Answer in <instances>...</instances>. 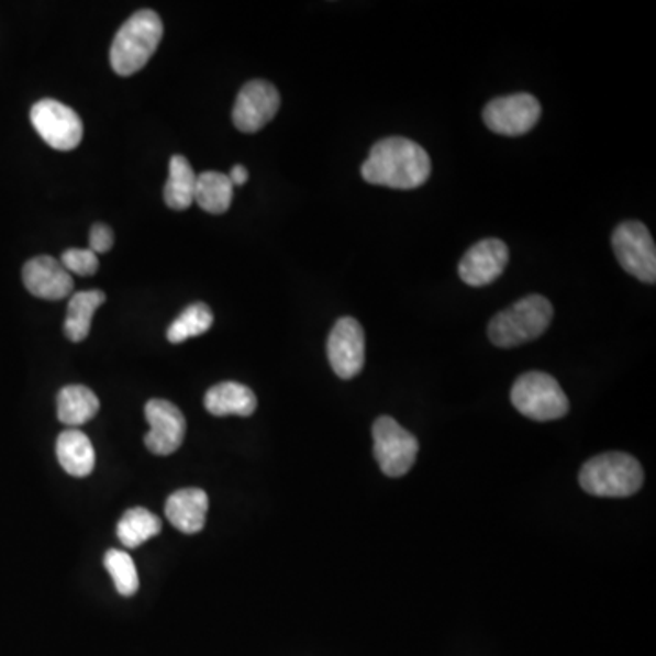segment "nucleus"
<instances>
[{
  "label": "nucleus",
  "instance_id": "nucleus-1",
  "mask_svg": "<svg viewBox=\"0 0 656 656\" xmlns=\"http://www.w3.org/2000/svg\"><path fill=\"white\" fill-rule=\"evenodd\" d=\"M362 176L378 187L414 190L431 177V157L414 141L387 137L370 148Z\"/></svg>",
  "mask_w": 656,
  "mask_h": 656
},
{
  "label": "nucleus",
  "instance_id": "nucleus-2",
  "mask_svg": "<svg viewBox=\"0 0 656 656\" xmlns=\"http://www.w3.org/2000/svg\"><path fill=\"white\" fill-rule=\"evenodd\" d=\"M163 38V21L152 10H141L124 22L113 38L110 63L115 74L129 77L145 68Z\"/></svg>",
  "mask_w": 656,
  "mask_h": 656
},
{
  "label": "nucleus",
  "instance_id": "nucleus-3",
  "mask_svg": "<svg viewBox=\"0 0 656 656\" xmlns=\"http://www.w3.org/2000/svg\"><path fill=\"white\" fill-rule=\"evenodd\" d=\"M553 314L555 310L549 299L533 293L494 315L487 334L497 347H518L542 336L549 329Z\"/></svg>",
  "mask_w": 656,
  "mask_h": 656
},
{
  "label": "nucleus",
  "instance_id": "nucleus-4",
  "mask_svg": "<svg viewBox=\"0 0 656 656\" xmlns=\"http://www.w3.org/2000/svg\"><path fill=\"white\" fill-rule=\"evenodd\" d=\"M644 469L624 453L600 454L580 470V486L592 497L627 498L641 491Z\"/></svg>",
  "mask_w": 656,
  "mask_h": 656
},
{
  "label": "nucleus",
  "instance_id": "nucleus-5",
  "mask_svg": "<svg viewBox=\"0 0 656 656\" xmlns=\"http://www.w3.org/2000/svg\"><path fill=\"white\" fill-rule=\"evenodd\" d=\"M511 401L518 412L534 422H553L566 416L569 400L560 383L545 373H525L514 381Z\"/></svg>",
  "mask_w": 656,
  "mask_h": 656
},
{
  "label": "nucleus",
  "instance_id": "nucleus-6",
  "mask_svg": "<svg viewBox=\"0 0 656 656\" xmlns=\"http://www.w3.org/2000/svg\"><path fill=\"white\" fill-rule=\"evenodd\" d=\"M374 454L378 459L379 469L390 478L405 476L416 462V436H412L407 429L401 427L394 418L381 416L373 427Z\"/></svg>",
  "mask_w": 656,
  "mask_h": 656
},
{
  "label": "nucleus",
  "instance_id": "nucleus-7",
  "mask_svg": "<svg viewBox=\"0 0 656 656\" xmlns=\"http://www.w3.org/2000/svg\"><path fill=\"white\" fill-rule=\"evenodd\" d=\"M614 256L625 273L644 283L656 281V248L649 230L641 221H625L614 230Z\"/></svg>",
  "mask_w": 656,
  "mask_h": 656
},
{
  "label": "nucleus",
  "instance_id": "nucleus-8",
  "mask_svg": "<svg viewBox=\"0 0 656 656\" xmlns=\"http://www.w3.org/2000/svg\"><path fill=\"white\" fill-rule=\"evenodd\" d=\"M33 129L43 137L46 145L59 152H71L82 141V121L79 115L66 107L63 102L54 99H43L35 102L30 112Z\"/></svg>",
  "mask_w": 656,
  "mask_h": 656
},
{
  "label": "nucleus",
  "instance_id": "nucleus-9",
  "mask_svg": "<svg viewBox=\"0 0 656 656\" xmlns=\"http://www.w3.org/2000/svg\"><path fill=\"white\" fill-rule=\"evenodd\" d=\"M540 118H542V107L538 99L529 93L498 97L483 110L487 129L508 137L527 134L536 126Z\"/></svg>",
  "mask_w": 656,
  "mask_h": 656
},
{
  "label": "nucleus",
  "instance_id": "nucleus-10",
  "mask_svg": "<svg viewBox=\"0 0 656 656\" xmlns=\"http://www.w3.org/2000/svg\"><path fill=\"white\" fill-rule=\"evenodd\" d=\"M279 104L281 97L276 86L262 79L246 82L235 99L232 112L235 129L245 134H256L276 118Z\"/></svg>",
  "mask_w": 656,
  "mask_h": 656
},
{
  "label": "nucleus",
  "instance_id": "nucleus-11",
  "mask_svg": "<svg viewBox=\"0 0 656 656\" xmlns=\"http://www.w3.org/2000/svg\"><path fill=\"white\" fill-rule=\"evenodd\" d=\"M326 354L334 373L342 379H353L364 370L365 332L354 318H342L332 329Z\"/></svg>",
  "mask_w": 656,
  "mask_h": 656
},
{
  "label": "nucleus",
  "instance_id": "nucleus-12",
  "mask_svg": "<svg viewBox=\"0 0 656 656\" xmlns=\"http://www.w3.org/2000/svg\"><path fill=\"white\" fill-rule=\"evenodd\" d=\"M146 422L149 433L145 436V445L149 453L168 456L181 447L187 434V420L171 401L149 400L145 407Z\"/></svg>",
  "mask_w": 656,
  "mask_h": 656
},
{
  "label": "nucleus",
  "instance_id": "nucleus-13",
  "mask_svg": "<svg viewBox=\"0 0 656 656\" xmlns=\"http://www.w3.org/2000/svg\"><path fill=\"white\" fill-rule=\"evenodd\" d=\"M509 248L503 241L483 240L465 252L458 265L459 278L469 287H486L497 281L508 267Z\"/></svg>",
  "mask_w": 656,
  "mask_h": 656
},
{
  "label": "nucleus",
  "instance_id": "nucleus-14",
  "mask_svg": "<svg viewBox=\"0 0 656 656\" xmlns=\"http://www.w3.org/2000/svg\"><path fill=\"white\" fill-rule=\"evenodd\" d=\"M22 281L35 298L59 301L74 293V278L52 256L33 257L22 268Z\"/></svg>",
  "mask_w": 656,
  "mask_h": 656
},
{
  "label": "nucleus",
  "instance_id": "nucleus-15",
  "mask_svg": "<svg viewBox=\"0 0 656 656\" xmlns=\"http://www.w3.org/2000/svg\"><path fill=\"white\" fill-rule=\"evenodd\" d=\"M166 518L174 527L185 534L203 531L209 512V497L203 489L188 487L170 494L165 505Z\"/></svg>",
  "mask_w": 656,
  "mask_h": 656
},
{
  "label": "nucleus",
  "instance_id": "nucleus-16",
  "mask_svg": "<svg viewBox=\"0 0 656 656\" xmlns=\"http://www.w3.org/2000/svg\"><path fill=\"white\" fill-rule=\"evenodd\" d=\"M204 409L212 416H252L257 409V398L246 385L223 381L204 396Z\"/></svg>",
  "mask_w": 656,
  "mask_h": 656
},
{
  "label": "nucleus",
  "instance_id": "nucleus-17",
  "mask_svg": "<svg viewBox=\"0 0 656 656\" xmlns=\"http://www.w3.org/2000/svg\"><path fill=\"white\" fill-rule=\"evenodd\" d=\"M57 458L63 469L75 478L90 476L96 469V451L90 437L79 429H66L57 437Z\"/></svg>",
  "mask_w": 656,
  "mask_h": 656
},
{
  "label": "nucleus",
  "instance_id": "nucleus-18",
  "mask_svg": "<svg viewBox=\"0 0 656 656\" xmlns=\"http://www.w3.org/2000/svg\"><path fill=\"white\" fill-rule=\"evenodd\" d=\"M99 398L85 385H68L57 396V416L59 422L70 429L80 427L90 422L99 412Z\"/></svg>",
  "mask_w": 656,
  "mask_h": 656
},
{
  "label": "nucleus",
  "instance_id": "nucleus-19",
  "mask_svg": "<svg viewBox=\"0 0 656 656\" xmlns=\"http://www.w3.org/2000/svg\"><path fill=\"white\" fill-rule=\"evenodd\" d=\"M104 301H107V293L101 290H85L71 296L65 321V334L70 342H85L90 334L93 314Z\"/></svg>",
  "mask_w": 656,
  "mask_h": 656
},
{
  "label": "nucleus",
  "instance_id": "nucleus-20",
  "mask_svg": "<svg viewBox=\"0 0 656 656\" xmlns=\"http://www.w3.org/2000/svg\"><path fill=\"white\" fill-rule=\"evenodd\" d=\"M234 185L221 171H203L196 179L193 201L209 214H224L232 204Z\"/></svg>",
  "mask_w": 656,
  "mask_h": 656
},
{
  "label": "nucleus",
  "instance_id": "nucleus-21",
  "mask_svg": "<svg viewBox=\"0 0 656 656\" xmlns=\"http://www.w3.org/2000/svg\"><path fill=\"white\" fill-rule=\"evenodd\" d=\"M196 171L187 157L174 155L170 159V174L165 187V203L171 210H187L193 203L196 193Z\"/></svg>",
  "mask_w": 656,
  "mask_h": 656
},
{
  "label": "nucleus",
  "instance_id": "nucleus-22",
  "mask_svg": "<svg viewBox=\"0 0 656 656\" xmlns=\"http://www.w3.org/2000/svg\"><path fill=\"white\" fill-rule=\"evenodd\" d=\"M163 522L154 512L143 508L130 509L124 512L118 523V538L129 549H137L140 545L148 542L160 533Z\"/></svg>",
  "mask_w": 656,
  "mask_h": 656
},
{
  "label": "nucleus",
  "instance_id": "nucleus-23",
  "mask_svg": "<svg viewBox=\"0 0 656 656\" xmlns=\"http://www.w3.org/2000/svg\"><path fill=\"white\" fill-rule=\"evenodd\" d=\"M212 323H214V314L209 304L193 303L177 315L176 321L168 326L166 337H168V342L177 345V343L187 342L190 337L201 336L204 332H209Z\"/></svg>",
  "mask_w": 656,
  "mask_h": 656
},
{
  "label": "nucleus",
  "instance_id": "nucleus-24",
  "mask_svg": "<svg viewBox=\"0 0 656 656\" xmlns=\"http://www.w3.org/2000/svg\"><path fill=\"white\" fill-rule=\"evenodd\" d=\"M104 567L112 575L119 594L134 597L140 589V575L132 556L126 551L110 549L104 556Z\"/></svg>",
  "mask_w": 656,
  "mask_h": 656
},
{
  "label": "nucleus",
  "instance_id": "nucleus-25",
  "mask_svg": "<svg viewBox=\"0 0 656 656\" xmlns=\"http://www.w3.org/2000/svg\"><path fill=\"white\" fill-rule=\"evenodd\" d=\"M60 265L66 268V273L93 276L99 270V257L90 248H68L63 252Z\"/></svg>",
  "mask_w": 656,
  "mask_h": 656
},
{
  "label": "nucleus",
  "instance_id": "nucleus-26",
  "mask_svg": "<svg viewBox=\"0 0 656 656\" xmlns=\"http://www.w3.org/2000/svg\"><path fill=\"white\" fill-rule=\"evenodd\" d=\"M113 230L104 223H96L90 230V251L93 254H107L108 251H112Z\"/></svg>",
  "mask_w": 656,
  "mask_h": 656
},
{
  "label": "nucleus",
  "instance_id": "nucleus-27",
  "mask_svg": "<svg viewBox=\"0 0 656 656\" xmlns=\"http://www.w3.org/2000/svg\"><path fill=\"white\" fill-rule=\"evenodd\" d=\"M229 177L234 187H243L248 181V170L243 165H235Z\"/></svg>",
  "mask_w": 656,
  "mask_h": 656
}]
</instances>
